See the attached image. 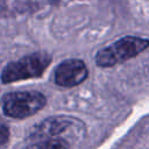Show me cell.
<instances>
[{"instance_id":"cell-2","label":"cell","mask_w":149,"mask_h":149,"mask_svg":"<svg viewBox=\"0 0 149 149\" xmlns=\"http://www.w3.org/2000/svg\"><path fill=\"white\" fill-rule=\"evenodd\" d=\"M51 59L52 57L49 54L38 51L27 55L17 61L9 62L1 72V81L3 84H9L38 78L44 73L51 63Z\"/></svg>"},{"instance_id":"cell-7","label":"cell","mask_w":149,"mask_h":149,"mask_svg":"<svg viewBox=\"0 0 149 149\" xmlns=\"http://www.w3.org/2000/svg\"><path fill=\"white\" fill-rule=\"evenodd\" d=\"M9 139V129L6 125L0 122V146L6 143Z\"/></svg>"},{"instance_id":"cell-1","label":"cell","mask_w":149,"mask_h":149,"mask_svg":"<svg viewBox=\"0 0 149 149\" xmlns=\"http://www.w3.org/2000/svg\"><path fill=\"white\" fill-rule=\"evenodd\" d=\"M148 48L149 40L139 36H125L100 49L95 55V64L100 68H111L136 57Z\"/></svg>"},{"instance_id":"cell-4","label":"cell","mask_w":149,"mask_h":149,"mask_svg":"<svg viewBox=\"0 0 149 149\" xmlns=\"http://www.w3.org/2000/svg\"><path fill=\"white\" fill-rule=\"evenodd\" d=\"M79 125L80 121L71 116H50L40 121L31 128L29 133V140L34 141L48 137L65 139L64 134L72 130H79Z\"/></svg>"},{"instance_id":"cell-3","label":"cell","mask_w":149,"mask_h":149,"mask_svg":"<svg viewBox=\"0 0 149 149\" xmlns=\"http://www.w3.org/2000/svg\"><path fill=\"white\" fill-rule=\"evenodd\" d=\"M47 104V98L37 91H15L3 95L2 112L14 119H23L36 114Z\"/></svg>"},{"instance_id":"cell-5","label":"cell","mask_w":149,"mask_h":149,"mask_svg":"<svg viewBox=\"0 0 149 149\" xmlns=\"http://www.w3.org/2000/svg\"><path fill=\"white\" fill-rule=\"evenodd\" d=\"M88 76L86 64L81 59L70 58L59 63L55 69V83L61 87H73L81 84Z\"/></svg>"},{"instance_id":"cell-6","label":"cell","mask_w":149,"mask_h":149,"mask_svg":"<svg viewBox=\"0 0 149 149\" xmlns=\"http://www.w3.org/2000/svg\"><path fill=\"white\" fill-rule=\"evenodd\" d=\"M70 142L63 137H48L30 141L27 149H69Z\"/></svg>"}]
</instances>
